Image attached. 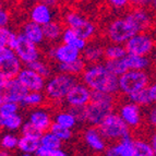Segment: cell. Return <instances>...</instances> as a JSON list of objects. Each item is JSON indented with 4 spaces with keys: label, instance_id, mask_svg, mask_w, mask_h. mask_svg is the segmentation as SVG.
<instances>
[{
    "label": "cell",
    "instance_id": "5bb4252c",
    "mask_svg": "<svg viewBox=\"0 0 156 156\" xmlns=\"http://www.w3.org/2000/svg\"><path fill=\"white\" fill-rule=\"evenodd\" d=\"M16 79L29 92H44L47 80L36 71L26 66L22 68Z\"/></svg>",
    "mask_w": 156,
    "mask_h": 156
},
{
    "label": "cell",
    "instance_id": "30bf717a",
    "mask_svg": "<svg viewBox=\"0 0 156 156\" xmlns=\"http://www.w3.org/2000/svg\"><path fill=\"white\" fill-rule=\"evenodd\" d=\"M117 112L131 130H138L144 122V114L142 112V107L134 104L130 99L119 103Z\"/></svg>",
    "mask_w": 156,
    "mask_h": 156
},
{
    "label": "cell",
    "instance_id": "03108f58",
    "mask_svg": "<svg viewBox=\"0 0 156 156\" xmlns=\"http://www.w3.org/2000/svg\"><path fill=\"white\" fill-rule=\"evenodd\" d=\"M154 76H155V80H156V70H155V73H154Z\"/></svg>",
    "mask_w": 156,
    "mask_h": 156
},
{
    "label": "cell",
    "instance_id": "b9f144b4",
    "mask_svg": "<svg viewBox=\"0 0 156 156\" xmlns=\"http://www.w3.org/2000/svg\"><path fill=\"white\" fill-rule=\"evenodd\" d=\"M19 109H20V104H16V103H13V101H3L2 105L0 107V115L9 116V115L18 114Z\"/></svg>",
    "mask_w": 156,
    "mask_h": 156
},
{
    "label": "cell",
    "instance_id": "f5cc1de1",
    "mask_svg": "<svg viewBox=\"0 0 156 156\" xmlns=\"http://www.w3.org/2000/svg\"><path fill=\"white\" fill-rule=\"evenodd\" d=\"M8 83V80L7 79H3V78H0V95L3 93L5 89V85Z\"/></svg>",
    "mask_w": 156,
    "mask_h": 156
},
{
    "label": "cell",
    "instance_id": "7dc6e473",
    "mask_svg": "<svg viewBox=\"0 0 156 156\" xmlns=\"http://www.w3.org/2000/svg\"><path fill=\"white\" fill-rule=\"evenodd\" d=\"M16 52L13 51L12 48L10 47H5V46H0V61H2L5 58H9L10 56L14 55Z\"/></svg>",
    "mask_w": 156,
    "mask_h": 156
},
{
    "label": "cell",
    "instance_id": "836d02e7",
    "mask_svg": "<svg viewBox=\"0 0 156 156\" xmlns=\"http://www.w3.org/2000/svg\"><path fill=\"white\" fill-rule=\"evenodd\" d=\"M18 34L10 27H0V46L12 48L18 39Z\"/></svg>",
    "mask_w": 156,
    "mask_h": 156
},
{
    "label": "cell",
    "instance_id": "7402d4cb",
    "mask_svg": "<svg viewBox=\"0 0 156 156\" xmlns=\"http://www.w3.org/2000/svg\"><path fill=\"white\" fill-rule=\"evenodd\" d=\"M22 68H23V63L14 54L9 58H5L2 61H0V78L7 79V80L16 79L20 71L22 70Z\"/></svg>",
    "mask_w": 156,
    "mask_h": 156
},
{
    "label": "cell",
    "instance_id": "e575fe53",
    "mask_svg": "<svg viewBox=\"0 0 156 156\" xmlns=\"http://www.w3.org/2000/svg\"><path fill=\"white\" fill-rule=\"evenodd\" d=\"M133 156H155L148 140L134 139V154Z\"/></svg>",
    "mask_w": 156,
    "mask_h": 156
},
{
    "label": "cell",
    "instance_id": "83f0119b",
    "mask_svg": "<svg viewBox=\"0 0 156 156\" xmlns=\"http://www.w3.org/2000/svg\"><path fill=\"white\" fill-rule=\"evenodd\" d=\"M23 123V117L19 112L14 115H9V116L0 115V129L7 131V132L21 130Z\"/></svg>",
    "mask_w": 156,
    "mask_h": 156
},
{
    "label": "cell",
    "instance_id": "6f0895ef",
    "mask_svg": "<svg viewBox=\"0 0 156 156\" xmlns=\"http://www.w3.org/2000/svg\"><path fill=\"white\" fill-rule=\"evenodd\" d=\"M151 58H152V60H153V62L156 65V48H155V50L153 51V54H152Z\"/></svg>",
    "mask_w": 156,
    "mask_h": 156
},
{
    "label": "cell",
    "instance_id": "9a60e30c",
    "mask_svg": "<svg viewBox=\"0 0 156 156\" xmlns=\"http://www.w3.org/2000/svg\"><path fill=\"white\" fill-rule=\"evenodd\" d=\"M27 121L43 134L50 130V127L54 123V116L47 107H37L30 112Z\"/></svg>",
    "mask_w": 156,
    "mask_h": 156
},
{
    "label": "cell",
    "instance_id": "be15d7a7",
    "mask_svg": "<svg viewBox=\"0 0 156 156\" xmlns=\"http://www.w3.org/2000/svg\"><path fill=\"white\" fill-rule=\"evenodd\" d=\"M1 5H3V0H0V7Z\"/></svg>",
    "mask_w": 156,
    "mask_h": 156
},
{
    "label": "cell",
    "instance_id": "f907efd6",
    "mask_svg": "<svg viewBox=\"0 0 156 156\" xmlns=\"http://www.w3.org/2000/svg\"><path fill=\"white\" fill-rule=\"evenodd\" d=\"M148 142L151 144L152 150L154 152V155L156 156V129L152 131V133L150 134V138H148Z\"/></svg>",
    "mask_w": 156,
    "mask_h": 156
},
{
    "label": "cell",
    "instance_id": "52a82bcc",
    "mask_svg": "<svg viewBox=\"0 0 156 156\" xmlns=\"http://www.w3.org/2000/svg\"><path fill=\"white\" fill-rule=\"evenodd\" d=\"M97 128L107 142H116L131 135V129L117 112L108 115Z\"/></svg>",
    "mask_w": 156,
    "mask_h": 156
},
{
    "label": "cell",
    "instance_id": "5b68a950",
    "mask_svg": "<svg viewBox=\"0 0 156 156\" xmlns=\"http://www.w3.org/2000/svg\"><path fill=\"white\" fill-rule=\"evenodd\" d=\"M135 33L138 32L126 14L114 16L104 27L105 38L108 43L112 44L125 45Z\"/></svg>",
    "mask_w": 156,
    "mask_h": 156
},
{
    "label": "cell",
    "instance_id": "ffe728a7",
    "mask_svg": "<svg viewBox=\"0 0 156 156\" xmlns=\"http://www.w3.org/2000/svg\"><path fill=\"white\" fill-rule=\"evenodd\" d=\"M105 45L99 41H90L85 49L82 51V58L87 65L101 62L105 59Z\"/></svg>",
    "mask_w": 156,
    "mask_h": 156
},
{
    "label": "cell",
    "instance_id": "ba28073f",
    "mask_svg": "<svg viewBox=\"0 0 156 156\" xmlns=\"http://www.w3.org/2000/svg\"><path fill=\"white\" fill-rule=\"evenodd\" d=\"M126 50L130 55L151 57L156 48V37L153 32H139L125 44Z\"/></svg>",
    "mask_w": 156,
    "mask_h": 156
},
{
    "label": "cell",
    "instance_id": "f35d334b",
    "mask_svg": "<svg viewBox=\"0 0 156 156\" xmlns=\"http://www.w3.org/2000/svg\"><path fill=\"white\" fill-rule=\"evenodd\" d=\"M49 131H51L54 134L57 135L58 138L62 141V142H66V141L71 140V138H72V135H73L72 129L62 127V126L58 125V123H56V122L52 123L51 127H50Z\"/></svg>",
    "mask_w": 156,
    "mask_h": 156
},
{
    "label": "cell",
    "instance_id": "680465c9",
    "mask_svg": "<svg viewBox=\"0 0 156 156\" xmlns=\"http://www.w3.org/2000/svg\"><path fill=\"white\" fill-rule=\"evenodd\" d=\"M21 156H35L34 154H29V153H22Z\"/></svg>",
    "mask_w": 156,
    "mask_h": 156
},
{
    "label": "cell",
    "instance_id": "60d3db41",
    "mask_svg": "<svg viewBox=\"0 0 156 156\" xmlns=\"http://www.w3.org/2000/svg\"><path fill=\"white\" fill-rule=\"evenodd\" d=\"M35 156H69L66 151L62 148H55V150H47L44 146L39 145L38 148L36 150Z\"/></svg>",
    "mask_w": 156,
    "mask_h": 156
},
{
    "label": "cell",
    "instance_id": "6da1fadb",
    "mask_svg": "<svg viewBox=\"0 0 156 156\" xmlns=\"http://www.w3.org/2000/svg\"><path fill=\"white\" fill-rule=\"evenodd\" d=\"M81 82H83L91 91H98L104 93H119L118 76L112 73L105 62L86 65L83 73L81 74Z\"/></svg>",
    "mask_w": 156,
    "mask_h": 156
},
{
    "label": "cell",
    "instance_id": "603a6c76",
    "mask_svg": "<svg viewBox=\"0 0 156 156\" xmlns=\"http://www.w3.org/2000/svg\"><path fill=\"white\" fill-rule=\"evenodd\" d=\"M123 61L126 63L128 70H139V71H148V69L153 65V60L151 57L146 56H138L127 54L123 57Z\"/></svg>",
    "mask_w": 156,
    "mask_h": 156
},
{
    "label": "cell",
    "instance_id": "9c48e42d",
    "mask_svg": "<svg viewBox=\"0 0 156 156\" xmlns=\"http://www.w3.org/2000/svg\"><path fill=\"white\" fill-rule=\"evenodd\" d=\"M46 57L50 61H55L56 63H69L82 57V52L76 47L65 43L49 44L46 49Z\"/></svg>",
    "mask_w": 156,
    "mask_h": 156
},
{
    "label": "cell",
    "instance_id": "44dd1931",
    "mask_svg": "<svg viewBox=\"0 0 156 156\" xmlns=\"http://www.w3.org/2000/svg\"><path fill=\"white\" fill-rule=\"evenodd\" d=\"M20 33H21L25 38H27L29 41H31L32 43L38 45V46H41V45L46 43L43 26L35 23V22L31 21V20L24 22V23L22 24Z\"/></svg>",
    "mask_w": 156,
    "mask_h": 156
},
{
    "label": "cell",
    "instance_id": "2e32d148",
    "mask_svg": "<svg viewBox=\"0 0 156 156\" xmlns=\"http://www.w3.org/2000/svg\"><path fill=\"white\" fill-rule=\"evenodd\" d=\"M56 10L49 5H47L43 1H39L32 5L29 9V18L31 21L39 24V25H46L55 20Z\"/></svg>",
    "mask_w": 156,
    "mask_h": 156
},
{
    "label": "cell",
    "instance_id": "ee69618b",
    "mask_svg": "<svg viewBox=\"0 0 156 156\" xmlns=\"http://www.w3.org/2000/svg\"><path fill=\"white\" fill-rule=\"evenodd\" d=\"M12 22V14L11 11L5 5L0 7V27H9Z\"/></svg>",
    "mask_w": 156,
    "mask_h": 156
},
{
    "label": "cell",
    "instance_id": "f546056e",
    "mask_svg": "<svg viewBox=\"0 0 156 156\" xmlns=\"http://www.w3.org/2000/svg\"><path fill=\"white\" fill-rule=\"evenodd\" d=\"M47 103L46 95L44 92H27L21 103V106L26 108H37L44 106Z\"/></svg>",
    "mask_w": 156,
    "mask_h": 156
},
{
    "label": "cell",
    "instance_id": "816d5d0a",
    "mask_svg": "<svg viewBox=\"0 0 156 156\" xmlns=\"http://www.w3.org/2000/svg\"><path fill=\"white\" fill-rule=\"evenodd\" d=\"M42 1L54 9H57L60 5V0H42Z\"/></svg>",
    "mask_w": 156,
    "mask_h": 156
},
{
    "label": "cell",
    "instance_id": "d6986e66",
    "mask_svg": "<svg viewBox=\"0 0 156 156\" xmlns=\"http://www.w3.org/2000/svg\"><path fill=\"white\" fill-rule=\"evenodd\" d=\"M27 90L21 84V82L18 80V79H11L8 80V83L5 85V89L3 91V93L1 94L3 101H13V103H16V104L21 105L22 101L25 97L26 93H27Z\"/></svg>",
    "mask_w": 156,
    "mask_h": 156
},
{
    "label": "cell",
    "instance_id": "ab89813d",
    "mask_svg": "<svg viewBox=\"0 0 156 156\" xmlns=\"http://www.w3.org/2000/svg\"><path fill=\"white\" fill-rule=\"evenodd\" d=\"M106 5H108L109 9L114 11H118V12H120V11L122 12V11L131 8L130 0H106Z\"/></svg>",
    "mask_w": 156,
    "mask_h": 156
},
{
    "label": "cell",
    "instance_id": "74e56055",
    "mask_svg": "<svg viewBox=\"0 0 156 156\" xmlns=\"http://www.w3.org/2000/svg\"><path fill=\"white\" fill-rule=\"evenodd\" d=\"M105 65L110 72L117 76H120L128 71L125 61H123V58L119 60H105Z\"/></svg>",
    "mask_w": 156,
    "mask_h": 156
},
{
    "label": "cell",
    "instance_id": "ac0fdd59",
    "mask_svg": "<svg viewBox=\"0 0 156 156\" xmlns=\"http://www.w3.org/2000/svg\"><path fill=\"white\" fill-rule=\"evenodd\" d=\"M134 154V139L129 135L122 140L112 142L107 145L103 156H133Z\"/></svg>",
    "mask_w": 156,
    "mask_h": 156
},
{
    "label": "cell",
    "instance_id": "e0dca14e",
    "mask_svg": "<svg viewBox=\"0 0 156 156\" xmlns=\"http://www.w3.org/2000/svg\"><path fill=\"white\" fill-rule=\"evenodd\" d=\"M82 136H83L84 143L91 148V151L98 154L104 153L107 147V141L99 132L98 128L90 126L86 129H84Z\"/></svg>",
    "mask_w": 156,
    "mask_h": 156
},
{
    "label": "cell",
    "instance_id": "94428289",
    "mask_svg": "<svg viewBox=\"0 0 156 156\" xmlns=\"http://www.w3.org/2000/svg\"><path fill=\"white\" fill-rule=\"evenodd\" d=\"M76 1H80V2H90L92 0H76Z\"/></svg>",
    "mask_w": 156,
    "mask_h": 156
},
{
    "label": "cell",
    "instance_id": "91938a15",
    "mask_svg": "<svg viewBox=\"0 0 156 156\" xmlns=\"http://www.w3.org/2000/svg\"><path fill=\"white\" fill-rule=\"evenodd\" d=\"M153 34L155 35V37H156V23H155V25H154V27H153Z\"/></svg>",
    "mask_w": 156,
    "mask_h": 156
},
{
    "label": "cell",
    "instance_id": "1f68e13d",
    "mask_svg": "<svg viewBox=\"0 0 156 156\" xmlns=\"http://www.w3.org/2000/svg\"><path fill=\"white\" fill-rule=\"evenodd\" d=\"M39 145L44 146L47 150H55V148H61L62 141L55 135L51 131H47L41 135L39 139Z\"/></svg>",
    "mask_w": 156,
    "mask_h": 156
},
{
    "label": "cell",
    "instance_id": "7c38bea8",
    "mask_svg": "<svg viewBox=\"0 0 156 156\" xmlns=\"http://www.w3.org/2000/svg\"><path fill=\"white\" fill-rule=\"evenodd\" d=\"M132 25L135 27L136 32H147L153 30L155 25V14L148 8H139V7H131L125 12Z\"/></svg>",
    "mask_w": 156,
    "mask_h": 156
},
{
    "label": "cell",
    "instance_id": "e7e4bbea",
    "mask_svg": "<svg viewBox=\"0 0 156 156\" xmlns=\"http://www.w3.org/2000/svg\"><path fill=\"white\" fill-rule=\"evenodd\" d=\"M1 135H2V133H1V129H0V139H1Z\"/></svg>",
    "mask_w": 156,
    "mask_h": 156
},
{
    "label": "cell",
    "instance_id": "9f6ffc18",
    "mask_svg": "<svg viewBox=\"0 0 156 156\" xmlns=\"http://www.w3.org/2000/svg\"><path fill=\"white\" fill-rule=\"evenodd\" d=\"M0 156H10V151H7V150L0 148Z\"/></svg>",
    "mask_w": 156,
    "mask_h": 156
},
{
    "label": "cell",
    "instance_id": "cb8c5ba5",
    "mask_svg": "<svg viewBox=\"0 0 156 156\" xmlns=\"http://www.w3.org/2000/svg\"><path fill=\"white\" fill-rule=\"evenodd\" d=\"M44 29V35H45V41L48 44H57L61 39V35L65 30V25L62 22L54 20L50 23L46 24L43 26Z\"/></svg>",
    "mask_w": 156,
    "mask_h": 156
},
{
    "label": "cell",
    "instance_id": "d590c367",
    "mask_svg": "<svg viewBox=\"0 0 156 156\" xmlns=\"http://www.w3.org/2000/svg\"><path fill=\"white\" fill-rule=\"evenodd\" d=\"M26 67H30L31 69H33L34 71H36L37 73H39L42 76H44L45 79H48L52 76V68L51 66L49 65L48 61L44 60L43 58L36 60L32 62L31 65L26 66Z\"/></svg>",
    "mask_w": 156,
    "mask_h": 156
},
{
    "label": "cell",
    "instance_id": "3957f363",
    "mask_svg": "<svg viewBox=\"0 0 156 156\" xmlns=\"http://www.w3.org/2000/svg\"><path fill=\"white\" fill-rule=\"evenodd\" d=\"M61 22L65 27L74 30L79 36L87 42L95 39L98 33L97 24L93 20L87 18L83 12L76 9H67L63 11L61 16Z\"/></svg>",
    "mask_w": 156,
    "mask_h": 156
},
{
    "label": "cell",
    "instance_id": "8fae6325",
    "mask_svg": "<svg viewBox=\"0 0 156 156\" xmlns=\"http://www.w3.org/2000/svg\"><path fill=\"white\" fill-rule=\"evenodd\" d=\"M12 49L19 59L21 60L23 66H29L42 58V51L39 49L38 45L34 44L31 41L25 38L21 33L18 34V39L14 46L12 47Z\"/></svg>",
    "mask_w": 156,
    "mask_h": 156
},
{
    "label": "cell",
    "instance_id": "d4e9b609",
    "mask_svg": "<svg viewBox=\"0 0 156 156\" xmlns=\"http://www.w3.org/2000/svg\"><path fill=\"white\" fill-rule=\"evenodd\" d=\"M42 134H21L19 138L18 150L21 153L35 154L39 146V139Z\"/></svg>",
    "mask_w": 156,
    "mask_h": 156
},
{
    "label": "cell",
    "instance_id": "c3c4849f",
    "mask_svg": "<svg viewBox=\"0 0 156 156\" xmlns=\"http://www.w3.org/2000/svg\"><path fill=\"white\" fill-rule=\"evenodd\" d=\"M152 0H130L131 7H139V8H148L151 5Z\"/></svg>",
    "mask_w": 156,
    "mask_h": 156
},
{
    "label": "cell",
    "instance_id": "bcb514c9",
    "mask_svg": "<svg viewBox=\"0 0 156 156\" xmlns=\"http://www.w3.org/2000/svg\"><path fill=\"white\" fill-rule=\"evenodd\" d=\"M20 131H21V134H42V133L39 132V131H37L29 121H25V122L23 123V126H22Z\"/></svg>",
    "mask_w": 156,
    "mask_h": 156
},
{
    "label": "cell",
    "instance_id": "484cf974",
    "mask_svg": "<svg viewBox=\"0 0 156 156\" xmlns=\"http://www.w3.org/2000/svg\"><path fill=\"white\" fill-rule=\"evenodd\" d=\"M86 65L85 60L81 57L80 59L73 61V62L69 63H56V68H57L58 72L66 73V74H69V76H81V74L83 73L84 69H85Z\"/></svg>",
    "mask_w": 156,
    "mask_h": 156
},
{
    "label": "cell",
    "instance_id": "4dcf8cb0",
    "mask_svg": "<svg viewBox=\"0 0 156 156\" xmlns=\"http://www.w3.org/2000/svg\"><path fill=\"white\" fill-rule=\"evenodd\" d=\"M105 60H119L127 56L125 45L108 43L105 45Z\"/></svg>",
    "mask_w": 156,
    "mask_h": 156
},
{
    "label": "cell",
    "instance_id": "6125c7cd",
    "mask_svg": "<svg viewBox=\"0 0 156 156\" xmlns=\"http://www.w3.org/2000/svg\"><path fill=\"white\" fill-rule=\"evenodd\" d=\"M2 103H3V98H2V96L0 95V107H1V105H2Z\"/></svg>",
    "mask_w": 156,
    "mask_h": 156
},
{
    "label": "cell",
    "instance_id": "d6a6232c",
    "mask_svg": "<svg viewBox=\"0 0 156 156\" xmlns=\"http://www.w3.org/2000/svg\"><path fill=\"white\" fill-rule=\"evenodd\" d=\"M128 99H130L131 101H133L134 104L139 105L142 108H147L151 105H153V101L151 99V96H150V93H148L147 87L146 89L141 90V91L136 92V93L132 94L130 96L128 97Z\"/></svg>",
    "mask_w": 156,
    "mask_h": 156
},
{
    "label": "cell",
    "instance_id": "db71d44e",
    "mask_svg": "<svg viewBox=\"0 0 156 156\" xmlns=\"http://www.w3.org/2000/svg\"><path fill=\"white\" fill-rule=\"evenodd\" d=\"M21 1L25 3V5L31 7L32 5H34V3H36V2H39V1H42V0H21Z\"/></svg>",
    "mask_w": 156,
    "mask_h": 156
},
{
    "label": "cell",
    "instance_id": "f1b7e54d",
    "mask_svg": "<svg viewBox=\"0 0 156 156\" xmlns=\"http://www.w3.org/2000/svg\"><path fill=\"white\" fill-rule=\"evenodd\" d=\"M54 122L58 125L62 126V127L73 129L79 123L76 119V115L71 112V109H65V110H58L54 115Z\"/></svg>",
    "mask_w": 156,
    "mask_h": 156
},
{
    "label": "cell",
    "instance_id": "8992f818",
    "mask_svg": "<svg viewBox=\"0 0 156 156\" xmlns=\"http://www.w3.org/2000/svg\"><path fill=\"white\" fill-rule=\"evenodd\" d=\"M151 84V76L147 71L139 70H128L123 74L118 76V87L119 93L123 96L128 97L146 89Z\"/></svg>",
    "mask_w": 156,
    "mask_h": 156
},
{
    "label": "cell",
    "instance_id": "11a10c76",
    "mask_svg": "<svg viewBox=\"0 0 156 156\" xmlns=\"http://www.w3.org/2000/svg\"><path fill=\"white\" fill-rule=\"evenodd\" d=\"M150 8H151V10L153 11V13L156 16V0H152Z\"/></svg>",
    "mask_w": 156,
    "mask_h": 156
},
{
    "label": "cell",
    "instance_id": "8d00e7d4",
    "mask_svg": "<svg viewBox=\"0 0 156 156\" xmlns=\"http://www.w3.org/2000/svg\"><path fill=\"white\" fill-rule=\"evenodd\" d=\"M19 136L12 132H5L1 135L0 139V148L7 150V151H13L18 148Z\"/></svg>",
    "mask_w": 156,
    "mask_h": 156
},
{
    "label": "cell",
    "instance_id": "277c9868",
    "mask_svg": "<svg viewBox=\"0 0 156 156\" xmlns=\"http://www.w3.org/2000/svg\"><path fill=\"white\" fill-rule=\"evenodd\" d=\"M76 82H78L76 76L61 72L52 74L46 80V85L44 89L47 101L56 106L65 103L66 96Z\"/></svg>",
    "mask_w": 156,
    "mask_h": 156
},
{
    "label": "cell",
    "instance_id": "4fadbf2b",
    "mask_svg": "<svg viewBox=\"0 0 156 156\" xmlns=\"http://www.w3.org/2000/svg\"><path fill=\"white\" fill-rule=\"evenodd\" d=\"M91 99L92 91L83 82H79L78 81L66 96L65 104L68 106V108L86 107L91 103Z\"/></svg>",
    "mask_w": 156,
    "mask_h": 156
},
{
    "label": "cell",
    "instance_id": "681fc988",
    "mask_svg": "<svg viewBox=\"0 0 156 156\" xmlns=\"http://www.w3.org/2000/svg\"><path fill=\"white\" fill-rule=\"evenodd\" d=\"M148 93H150V96H151V99L153 101V104L156 105V80L154 82H151V84L148 85L147 87Z\"/></svg>",
    "mask_w": 156,
    "mask_h": 156
},
{
    "label": "cell",
    "instance_id": "7bdbcfd3",
    "mask_svg": "<svg viewBox=\"0 0 156 156\" xmlns=\"http://www.w3.org/2000/svg\"><path fill=\"white\" fill-rule=\"evenodd\" d=\"M144 120H145L146 125L151 128L152 130H155L156 129V105L155 104L147 107V112H146V115L144 116Z\"/></svg>",
    "mask_w": 156,
    "mask_h": 156
},
{
    "label": "cell",
    "instance_id": "7a4b0ae2",
    "mask_svg": "<svg viewBox=\"0 0 156 156\" xmlns=\"http://www.w3.org/2000/svg\"><path fill=\"white\" fill-rule=\"evenodd\" d=\"M117 105V98L114 94L104 92L92 91V99L86 110V123L94 127H98L99 123L109 114L115 112Z\"/></svg>",
    "mask_w": 156,
    "mask_h": 156
},
{
    "label": "cell",
    "instance_id": "4316f807",
    "mask_svg": "<svg viewBox=\"0 0 156 156\" xmlns=\"http://www.w3.org/2000/svg\"><path fill=\"white\" fill-rule=\"evenodd\" d=\"M60 42L76 47V49H79L81 52L85 49L86 45L89 43L87 41L82 38L81 36H79L78 33L74 30L69 29V27H65V30L62 32V35H61Z\"/></svg>",
    "mask_w": 156,
    "mask_h": 156
},
{
    "label": "cell",
    "instance_id": "f6af8a7d",
    "mask_svg": "<svg viewBox=\"0 0 156 156\" xmlns=\"http://www.w3.org/2000/svg\"><path fill=\"white\" fill-rule=\"evenodd\" d=\"M76 115L79 123H86V110L85 107H78V108H69Z\"/></svg>",
    "mask_w": 156,
    "mask_h": 156
}]
</instances>
